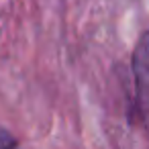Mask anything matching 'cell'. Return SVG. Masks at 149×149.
<instances>
[{
    "instance_id": "obj_1",
    "label": "cell",
    "mask_w": 149,
    "mask_h": 149,
    "mask_svg": "<svg viewBox=\"0 0 149 149\" xmlns=\"http://www.w3.org/2000/svg\"><path fill=\"white\" fill-rule=\"evenodd\" d=\"M133 72L137 80V96L139 106L145 118V125L149 129V31H145L135 47L133 53Z\"/></svg>"
},
{
    "instance_id": "obj_2",
    "label": "cell",
    "mask_w": 149,
    "mask_h": 149,
    "mask_svg": "<svg viewBox=\"0 0 149 149\" xmlns=\"http://www.w3.org/2000/svg\"><path fill=\"white\" fill-rule=\"evenodd\" d=\"M0 149H21L19 143L15 141V137L8 131H4L2 127H0Z\"/></svg>"
}]
</instances>
